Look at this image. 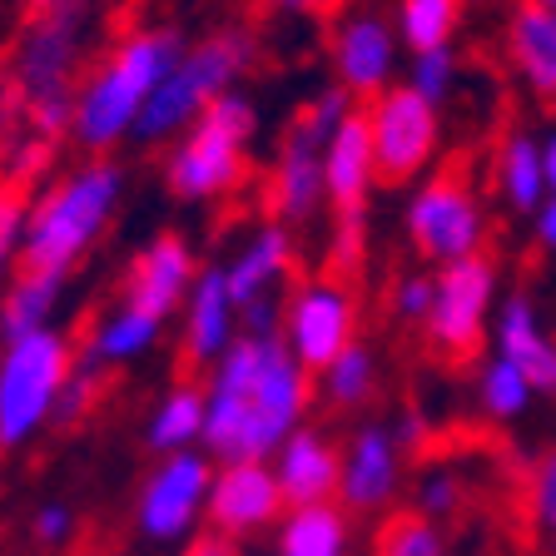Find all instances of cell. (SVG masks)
Instances as JSON below:
<instances>
[{"instance_id":"cell-1","label":"cell","mask_w":556,"mask_h":556,"mask_svg":"<svg viewBox=\"0 0 556 556\" xmlns=\"http://www.w3.org/2000/svg\"><path fill=\"white\" fill-rule=\"evenodd\" d=\"M313 382L278 333H243L204 378V452L214 463H268L308 422Z\"/></svg>"},{"instance_id":"cell-2","label":"cell","mask_w":556,"mask_h":556,"mask_svg":"<svg viewBox=\"0 0 556 556\" xmlns=\"http://www.w3.org/2000/svg\"><path fill=\"white\" fill-rule=\"evenodd\" d=\"M185 35L174 25H144L129 30L100 65L75 85V119H70V139L85 154H115L119 144H129L150 110L160 80L174 70V60L185 55Z\"/></svg>"},{"instance_id":"cell-3","label":"cell","mask_w":556,"mask_h":556,"mask_svg":"<svg viewBox=\"0 0 556 556\" xmlns=\"http://www.w3.org/2000/svg\"><path fill=\"white\" fill-rule=\"evenodd\" d=\"M119 199H125V169L110 154H94V160H80L75 169H65L55 185L30 199L21 268L70 278L94 254L104 229L115 224Z\"/></svg>"},{"instance_id":"cell-4","label":"cell","mask_w":556,"mask_h":556,"mask_svg":"<svg viewBox=\"0 0 556 556\" xmlns=\"http://www.w3.org/2000/svg\"><path fill=\"white\" fill-rule=\"evenodd\" d=\"M258 104L254 94L229 90L214 100L185 135L164 150L160 179L179 204H219L249 179V154L258 139Z\"/></svg>"},{"instance_id":"cell-5","label":"cell","mask_w":556,"mask_h":556,"mask_svg":"<svg viewBox=\"0 0 556 556\" xmlns=\"http://www.w3.org/2000/svg\"><path fill=\"white\" fill-rule=\"evenodd\" d=\"M258 40L243 25H224L199 40H189L185 55L174 60V70L160 80L150 110L135 129V144H174L214 100L239 90V80L254 70Z\"/></svg>"},{"instance_id":"cell-6","label":"cell","mask_w":556,"mask_h":556,"mask_svg":"<svg viewBox=\"0 0 556 556\" xmlns=\"http://www.w3.org/2000/svg\"><path fill=\"white\" fill-rule=\"evenodd\" d=\"M75 368V343L60 328H35L0 343V452L25 447L55 422Z\"/></svg>"},{"instance_id":"cell-7","label":"cell","mask_w":556,"mask_h":556,"mask_svg":"<svg viewBox=\"0 0 556 556\" xmlns=\"http://www.w3.org/2000/svg\"><path fill=\"white\" fill-rule=\"evenodd\" d=\"M214 457L204 447L154 457L150 477L135 492V532L150 552H185L208 532V486Z\"/></svg>"},{"instance_id":"cell-8","label":"cell","mask_w":556,"mask_h":556,"mask_svg":"<svg viewBox=\"0 0 556 556\" xmlns=\"http://www.w3.org/2000/svg\"><path fill=\"white\" fill-rule=\"evenodd\" d=\"M403 229L413 254L432 268L463 264L472 254H486V204L467 174H428L422 185H413L403 204Z\"/></svg>"},{"instance_id":"cell-9","label":"cell","mask_w":556,"mask_h":556,"mask_svg":"<svg viewBox=\"0 0 556 556\" xmlns=\"http://www.w3.org/2000/svg\"><path fill=\"white\" fill-rule=\"evenodd\" d=\"M372 129V154H378L382 185H422L432 164L442 160V110L397 80L378 100L363 104Z\"/></svg>"},{"instance_id":"cell-10","label":"cell","mask_w":556,"mask_h":556,"mask_svg":"<svg viewBox=\"0 0 556 556\" xmlns=\"http://www.w3.org/2000/svg\"><path fill=\"white\" fill-rule=\"evenodd\" d=\"M432 278H438V289H432V313L422 324V338L447 358H467L497 324L502 268L492 254H472L463 264L432 268Z\"/></svg>"},{"instance_id":"cell-11","label":"cell","mask_w":556,"mask_h":556,"mask_svg":"<svg viewBox=\"0 0 556 556\" xmlns=\"http://www.w3.org/2000/svg\"><path fill=\"white\" fill-rule=\"evenodd\" d=\"M90 30H94V15L85 0L46 5V11L25 25L15 60H11V80L25 104L50 100V94H75V75H80Z\"/></svg>"},{"instance_id":"cell-12","label":"cell","mask_w":556,"mask_h":556,"mask_svg":"<svg viewBox=\"0 0 556 556\" xmlns=\"http://www.w3.org/2000/svg\"><path fill=\"white\" fill-rule=\"evenodd\" d=\"M278 338H283L293 358L318 378L338 353H348V348L358 343V293L333 274L303 278V283L289 289Z\"/></svg>"},{"instance_id":"cell-13","label":"cell","mask_w":556,"mask_h":556,"mask_svg":"<svg viewBox=\"0 0 556 556\" xmlns=\"http://www.w3.org/2000/svg\"><path fill=\"white\" fill-rule=\"evenodd\" d=\"M293 258H299V243H293L289 224H258L239 239L229 258H224V274H229V289L243 308V333H278L283 324V303H289V278H293Z\"/></svg>"},{"instance_id":"cell-14","label":"cell","mask_w":556,"mask_h":556,"mask_svg":"<svg viewBox=\"0 0 556 556\" xmlns=\"http://www.w3.org/2000/svg\"><path fill=\"white\" fill-rule=\"evenodd\" d=\"M403 35H397L393 15L372 11V5H353L333 21L328 35V60H333V85H343L358 104L378 100L382 90H393L403 75Z\"/></svg>"},{"instance_id":"cell-15","label":"cell","mask_w":556,"mask_h":556,"mask_svg":"<svg viewBox=\"0 0 556 556\" xmlns=\"http://www.w3.org/2000/svg\"><path fill=\"white\" fill-rule=\"evenodd\" d=\"M289 511V497L274 477V463L243 457V463L214 467V486H208V532L224 542H249L258 532H274Z\"/></svg>"},{"instance_id":"cell-16","label":"cell","mask_w":556,"mask_h":556,"mask_svg":"<svg viewBox=\"0 0 556 556\" xmlns=\"http://www.w3.org/2000/svg\"><path fill=\"white\" fill-rule=\"evenodd\" d=\"M407 482V447L393 422H358L343 438V482L338 502L353 517H378L397 502Z\"/></svg>"},{"instance_id":"cell-17","label":"cell","mask_w":556,"mask_h":556,"mask_svg":"<svg viewBox=\"0 0 556 556\" xmlns=\"http://www.w3.org/2000/svg\"><path fill=\"white\" fill-rule=\"evenodd\" d=\"M324 144L303 119H293L274 144V164H268V208L278 224H308L328 208L324 185Z\"/></svg>"},{"instance_id":"cell-18","label":"cell","mask_w":556,"mask_h":556,"mask_svg":"<svg viewBox=\"0 0 556 556\" xmlns=\"http://www.w3.org/2000/svg\"><path fill=\"white\" fill-rule=\"evenodd\" d=\"M199 268L204 264L194 258V243H189L185 233H154V239L129 258L125 283H119V299L169 324V318L185 313Z\"/></svg>"},{"instance_id":"cell-19","label":"cell","mask_w":556,"mask_h":556,"mask_svg":"<svg viewBox=\"0 0 556 556\" xmlns=\"http://www.w3.org/2000/svg\"><path fill=\"white\" fill-rule=\"evenodd\" d=\"M324 185H328V208L343 224V239L358 233L363 214H368L372 189L378 179V154H372V129H368V110H353L343 125L328 135L324 144Z\"/></svg>"},{"instance_id":"cell-20","label":"cell","mask_w":556,"mask_h":556,"mask_svg":"<svg viewBox=\"0 0 556 556\" xmlns=\"http://www.w3.org/2000/svg\"><path fill=\"white\" fill-rule=\"evenodd\" d=\"M179 338H185V358L194 368H214L243 338V308L229 289L224 264H204L189 289V303L179 313Z\"/></svg>"},{"instance_id":"cell-21","label":"cell","mask_w":556,"mask_h":556,"mask_svg":"<svg viewBox=\"0 0 556 556\" xmlns=\"http://www.w3.org/2000/svg\"><path fill=\"white\" fill-rule=\"evenodd\" d=\"M274 477L283 486L289 507H313V502H338V482H343V447L328 438L324 428L303 422L283 447L268 457Z\"/></svg>"},{"instance_id":"cell-22","label":"cell","mask_w":556,"mask_h":556,"mask_svg":"<svg viewBox=\"0 0 556 556\" xmlns=\"http://www.w3.org/2000/svg\"><path fill=\"white\" fill-rule=\"evenodd\" d=\"M492 353L517 363V368L536 382L542 397H556V333L546 328L532 293L502 299L497 324H492Z\"/></svg>"},{"instance_id":"cell-23","label":"cell","mask_w":556,"mask_h":556,"mask_svg":"<svg viewBox=\"0 0 556 556\" xmlns=\"http://www.w3.org/2000/svg\"><path fill=\"white\" fill-rule=\"evenodd\" d=\"M502 55L517 70L521 90L542 104H556V15L532 0H517L502 21Z\"/></svg>"},{"instance_id":"cell-24","label":"cell","mask_w":556,"mask_h":556,"mask_svg":"<svg viewBox=\"0 0 556 556\" xmlns=\"http://www.w3.org/2000/svg\"><path fill=\"white\" fill-rule=\"evenodd\" d=\"M492 179H497L502 204H507L511 214H527V219H532L536 208L552 199L542 135H532V129H507V135L497 139V154H492Z\"/></svg>"},{"instance_id":"cell-25","label":"cell","mask_w":556,"mask_h":556,"mask_svg":"<svg viewBox=\"0 0 556 556\" xmlns=\"http://www.w3.org/2000/svg\"><path fill=\"white\" fill-rule=\"evenodd\" d=\"M164 318H154V313L135 308V303L115 299L110 308L94 318L90 328V348H85V363H94V368H125V363H139L150 358L154 348H160L164 338Z\"/></svg>"},{"instance_id":"cell-26","label":"cell","mask_w":556,"mask_h":556,"mask_svg":"<svg viewBox=\"0 0 556 556\" xmlns=\"http://www.w3.org/2000/svg\"><path fill=\"white\" fill-rule=\"evenodd\" d=\"M204 422H208L204 382H169L154 397L150 413H144V447L154 457L194 452V447H204Z\"/></svg>"},{"instance_id":"cell-27","label":"cell","mask_w":556,"mask_h":556,"mask_svg":"<svg viewBox=\"0 0 556 556\" xmlns=\"http://www.w3.org/2000/svg\"><path fill=\"white\" fill-rule=\"evenodd\" d=\"M274 556H353V511L343 502L289 507L274 527Z\"/></svg>"},{"instance_id":"cell-28","label":"cell","mask_w":556,"mask_h":556,"mask_svg":"<svg viewBox=\"0 0 556 556\" xmlns=\"http://www.w3.org/2000/svg\"><path fill=\"white\" fill-rule=\"evenodd\" d=\"M60 303H65V278L21 268V274L5 283V293H0V343H5V338H21V333H35V328H55Z\"/></svg>"},{"instance_id":"cell-29","label":"cell","mask_w":556,"mask_h":556,"mask_svg":"<svg viewBox=\"0 0 556 556\" xmlns=\"http://www.w3.org/2000/svg\"><path fill=\"white\" fill-rule=\"evenodd\" d=\"M472 393H477V407H482L492 422H521V417L536 407V382L527 378V372L517 368L511 358H502V353H492V358H482V368H477V382H472Z\"/></svg>"},{"instance_id":"cell-30","label":"cell","mask_w":556,"mask_h":556,"mask_svg":"<svg viewBox=\"0 0 556 556\" xmlns=\"http://www.w3.org/2000/svg\"><path fill=\"white\" fill-rule=\"evenodd\" d=\"M372 393H378V353L363 338L318 372V397L333 413H358V407L372 403Z\"/></svg>"},{"instance_id":"cell-31","label":"cell","mask_w":556,"mask_h":556,"mask_svg":"<svg viewBox=\"0 0 556 556\" xmlns=\"http://www.w3.org/2000/svg\"><path fill=\"white\" fill-rule=\"evenodd\" d=\"M463 21H467V0H397L393 5V25L403 35L407 55L452 46Z\"/></svg>"},{"instance_id":"cell-32","label":"cell","mask_w":556,"mask_h":556,"mask_svg":"<svg viewBox=\"0 0 556 556\" xmlns=\"http://www.w3.org/2000/svg\"><path fill=\"white\" fill-rule=\"evenodd\" d=\"M372 556H447V532L442 521L422 517V511H393L382 517L378 536H372Z\"/></svg>"},{"instance_id":"cell-33","label":"cell","mask_w":556,"mask_h":556,"mask_svg":"<svg viewBox=\"0 0 556 556\" xmlns=\"http://www.w3.org/2000/svg\"><path fill=\"white\" fill-rule=\"evenodd\" d=\"M403 80L413 85L422 100H432L442 110V104L457 94V85H463V55H457V46H442V50H417V55H407V70Z\"/></svg>"},{"instance_id":"cell-34","label":"cell","mask_w":556,"mask_h":556,"mask_svg":"<svg viewBox=\"0 0 556 556\" xmlns=\"http://www.w3.org/2000/svg\"><path fill=\"white\" fill-rule=\"evenodd\" d=\"M413 507L432 521L457 517V511L467 507V482L452 472V467H422V477H417V486H413Z\"/></svg>"},{"instance_id":"cell-35","label":"cell","mask_w":556,"mask_h":556,"mask_svg":"<svg viewBox=\"0 0 556 556\" xmlns=\"http://www.w3.org/2000/svg\"><path fill=\"white\" fill-rule=\"evenodd\" d=\"M25 214H30V199L0 189V293L21 274V243H25Z\"/></svg>"},{"instance_id":"cell-36","label":"cell","mask_w":556,"mask_h":556,"mask_svg":"<svg viewBox=\"0 0 556 556\" xmlns=\"http://www.w3.org/2000/svg\"><path fill=\"white\" fill-rule=\"evenodd\" d=\"M432 289H438V278L432 274H403L393 278V293H388V313H393L397 324L407 328H422L432 313Z\"/></svg>"},{"instance_id":"cell-37","label":"cell","mask_w":556,"mask_h":556,"mask_svg":"<svg viewBox=\"0 0 556 556\" xmlns=\"http://www.w3.org/2000/svg\"><path fill=\"white\" fill-rule=\"evenodd\" d=\"M75 532H80V517H75V507H70V502L50 497V502H40V507H35V517H30L35 546H46V552H65V546L75 542Z\"/></svg>"},{"instance_id":"cell-38","label":"cell","mask_w":556,"mask_h":556,"mask_svg":"<svg viewBox=\"0 0 556 556\" xmlns=\"http://www.w3.org/2000/svg\"><path fill=\"white\" fill-rule=\"evenodd\" d=\"M353 110H358V100H353V94H348L343 85H324V90H318L308 104H303V115H299V119H303V125H308L318 139H328L348 115H353Z\"/></svg>"},{"instance_id":"cell-39","label":"cell","mask_w":556,"mask_h":556,"mask_svg":"<svg viewBox=\"0 0 556 556\" xmlns=\"http://www.w3.org/2000/svg\"><path fill=\"white\" fill-rule=\"evenodd\" d=\"M532 521L542 527V536L556 542V447L546 452L532 472Z\"/></svg>"},{"instance_id":"cell-40","label":"cell","mask_w":556,"mask_h":556,"mask_svg":"<svg viewBox=\"0 0 556 556\" xmlns=\"http://www.w3.org/2000/svg\"><path fill=\"white\" fill-rule=\"evenodd\" d=\"M532 239H536V249H542V254L556 258V194L532 214Z\"/></svg>"},{"instance_id":"cell-41","label":"cell","mask_w":556,"mask_h":556,"mask_svg":"<svg viewBox=\"0 0 556 556\" xmlns=\"http://www.w3.org/2000/svg\"><path fill=\"white\" fill-rule=\"evenodd\" d=\"M179 556H239V546L224 542V536H214V532H204L194 546H185Z\"/></svg>"},{"instance_id":"cell-42","label":"cell","mask_w":556,"mask_h":556,"mask_svg":"<svg viewBox=\"0 0 556 556\" xmlns=\"http://www.w3.org/2000/svg\"><path fill=\"white\" fill-rule=\"evenodd\" d=\"M278 15H324L333 0H268Z\"/></svg>"},{"instance_id":"cell-43","label":"cell","mask_w":556,"mask_h":556,"mask_svg":"<svg viewBox=\"0 0 556 556\" xmlns=\"http://www.w3.org/2000/svg\"><path fill=\"white\" fill-rule=\"evenodd\" d=\"M542 154H546V185H552V194H556V125L542 135Z\"/></svg>"},{"instance_id":"cell-44","label":"cell","mask_w":556,"mask_h":556,"mask_svg":"<svg viewBox=\"0 0 556 556\" xmlns=\"http://www.w3.org/2000/svg\"><path fill=\"white\" fill-rule=\"evenodd\" d=\"M532 5H542L546 15H556V0H532Z\"/></svg>"},{"instance_id":"cell-45","label":"cell","mask_w":556,"mask_h":556,"mask_svg":"<svg viewBox=\"0 0 556 556\" xmlns=\"http://www.w3.org/2000/svg\"><path fill=\"white\" fill-rule=\"evenodd\" d=\"M35 5H40V11H46V5H65V0H35Z\"/></svg>"}]
</instances>
